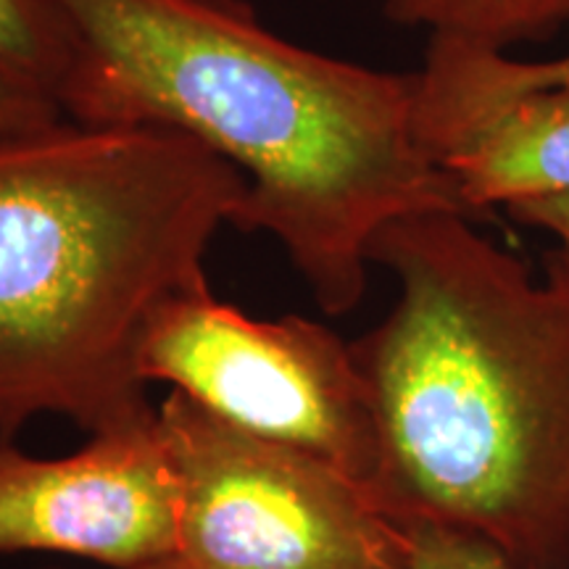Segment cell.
Here are the masks:
<instances>
[{
	"label": "cell",
	"mask_w": 569,
	"mask_h": 569,
	"mask_svg": "<svg viewBox=\"0 0 569 569\" xmlns=\"http://www.w3.org/2000/svg\"><path fill=\"white\" fill-rule=\"evenodd\" d=\"M71 63L74 38L56 0H0V77L59 106Z\"/></svg>",
	"instance_id": "obj_9"
},
{
	"label": "cell",
	"mask_w": 569,
	"mask_h": 569,
	"mask_svg": "<svg viewBox=\"0 0 569 569\" xmlns=\"http://www.w3.org/2000/svg\"><path fill=\"white\" fill-rule=\"evenodd\" d=\"M156 419L180 486L172 569H409L403 530L343 469L177 390Z\"/></svg>",
	"instance_id": "obj_4"
},
{
	"label": "cell",
	"mask_w": 569,
	"mask_h": 569,
	"mask_svg": "<svg viewBox=\"0 0 569 569\" xmlns=\"http://www.w3.org/2000/svg\"><path fill=\"white\" fill-rule=\"evenodd\" d=\"M56 3L74 38L63 117L177 132L238 169L234 227L269 234L327 317L361 303L388 224L475 219L419 146L411 74L298 46L246 0Z\"/></svg>",
	"instance_id": "obj_1"
},
{
	"label": "cell",
	"mask_w": 569,
	"mask_h": 569,
	"mask_svg": "<svg viewBox=\"0 0 569 569\" xmlns=\"http://www.w3.org/2000/svg\"><path fill=\"white\" fill-rule=\"evenodd\" d=\"M493 42L430 34L415 82V132L475 219L569 193V88H515Z\"/></svg>",
	"instance_id": "obj_7"
},
{
	"label": "cell",
	"mask_w": 569,
	"mask_h": 569,
	"mask_svg": "<svg viewBox=\"0 0 569 569\" xmlns=\"http://www.w3.org/2000/svg\"><path fill=\"white\" fill-rule=\"evenodd\" d=\"M159 569H172V565H169V567H159Z\"/></svg>",
	"instance_id": "obj_14"
},
{
	"label": "cell",
	"mask_w": 569,
	"mask_h": 569,
	"mask_svg": "<svg viewBox=\"0 0 569 569\" xmlns=\"http://www.w3.org/2000/svg\"><path fill=\"white\" fill-rule=\"evenodd\" d=\"M407 536L409 569H525L472 532L430 522L398 525Z\"/></svg>",
	"instance_id": "obj_10"
},
{
	"label": "cell",
	"mask_w": 569,
	"mask_h": 569,
	"mask_svg": "<svg viewBox=\"0 0 569 569\" xmlns=\"http://www.w3.org/2000/svg\"><path fill=\"white\" fill-rule=\"evenodd\" d=\"M509 213L517 222L538 227V230L557 238V251L549 256V261L559 264L569 274V193L519 203L515 209H509Z\"/></svg>",
	"instance_id": "obj_13"
},
{
	"label": "cell",
	"mask_w": 569,
	"mask_h": 569,
	"mask_svg": "<svg viewBox=\"0 0 569 569\" xmlns=\"http://www.w3.org/2000/svg\"><path fill=\"white\" fill-rule=\"evenodd\" d=\"M140 372L240 430L330 461L372 493L365 380L351 343L322 322L251 317L203 284L161 306L142 338Z\"/></svg>",
	"instance_id": "obj_5"
},
{
	"label": "cell",
	"mask_w": 569,
	"mask_h": 569,
	"mask_svg": "<svg viewBox=\"0 0 569 569\" xmlns=\"http://www.w3.org/2000/svg\"><path fill=\"white\" fill-rule=\"evenodd\" d=\"M61 119L67 117L51 98L0 77V138L40 130V127L61 122Z\"/></svg>",
	"instance_id": "obj_11"
},
{
	"label": "cell",
	"mask_w": 569,
	"mask_h": 569,
	"mask_svg": "<svg viewBox=\"0 0 569 569\" xmlns=\"http://www.w3.org/2000/svg\"><path fill=\"white\" fill-rule=\"evenodd\" d=\"M246 180L169 130L61 119L0 138V440L42 415L88 436L151 425L140 348L209 284Z\"/></svg>",
	"instance_id": "obj_3"
},
{
	"label": "cell",
	"mask_w": 569,
	"mask_h": 569,
	"mask_svg": "<svg viewBox=\"0 0 569 569\" xmlns=\"http://www.w3.org/2000/svg\"><path fill=\"white\" fill-rule=\"evenodd\" d=\"M180 486L159 419L42 459L0 440V553H67L111 569L169 567Z\"/></svg>",
	"instance_id": "obj_6"
},
{
	"label": "cell",
	"mask_w": 569,
	"mask_h": 569,
	"mask_svg": "<svg viewBox=\"0 0 569 569\" xmlns=\"http://www.w3.org/2000/svg\"><path fill=\"white\" fill-rule=\"evenodd\" d=\"M369 261L398 298L351 340L372 409V498L396 525L472 532L569 569V274L538 280L461 213H417Z\"/></svg>",
	"instance_id": "obj_2"
},
{
	"label": "cell",
	"mask_w": 569,
	"mask_h": 569,
	"mask_svg": "<svg viewBox=\"0 0 569 569\" xmlns=\"http://www.w3.org/2000/svg\"><path fill=\"white\" fill-rule=\"evenodd\" d=\"M490 63L503 82L515 88H569V53L549 61H522L509 56V48H490Z\"/></svg>",
	"instance_id": "obj_12"
},
{
	"label": "cell",
	"mask_w": 569,
	"mask_h": 569,
	"mask_svg": "<svg viewBox=\"0 0 569 569\" xmlns=\"http://www.w3.org/2000/svg\"><path fill=\"white\" fill-rule=\"evenodd\" d=\"M380 6L398 24L503 48L549 38L569 24V0H380Z\"/></svg>",
	"instance_id": "obj_8"
}]
</instances>
